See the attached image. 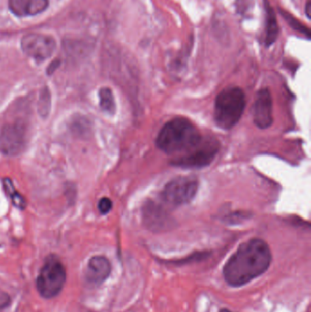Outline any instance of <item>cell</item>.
Here are the masks:
<instances>
[{
    "instance_id": "d6986e66",
    "label": "cell",
    "mask_w": 311,
    "mask_h": 312,
    "mask_svg": "<svg viewBox=\"0 0 311 312\" xmlns=\"http://www.w3.org/2000/svg\"><path fill=\"white\" fill-rule=\"evenodd\" d=\"M305 12L308 18H311V0H307L305 6Z\"/></svg>"
},
{
    "instance_id": "30bf717a",
    "label": "cell",
    "mask_w": 311,
    "mask_h": 312,
    "mask_svg": "<svg viewBox=\"0 0 311 312\" xmlns=\"http://www.w3.org/2000/svg\"><path fill=\"white\" fill-rule=\"evenodd\" d=\"M111 272V262L106 257L94 256L87 265L85 278L91 285L100 286L110 276Z\"/></svg>"
},
{
    "instance_id": "9a60e30c",
    "label": "cell",
    "mask_w": 311,
    "mask_h": 312,
    "mask_svg": "<svg viewBox=\"0 0 311 312\" xmlns=\"http://www.w3.org/2000/svg\"><path fill=\"white\" fill-rule=\"evenodd\" d=\"M279 11L281 15L284 17L285 20L287 21L290 27L293 28L294 30L299 32L300 34L304 35V37H306L307 39L310 38V30L306 25H304L298 19L293 17L291 14L285 11L283 9H279Z\"/></svg>"
},
{
    "instance_id": "2e32d148",
    "label": "cell",
    "mask_w": 311,
    "mask_h": 312,
    "mask_svg": "<svg viewBox=\"0 0 311 312\" xmlns=\"http://www.w3.org/2000/svg\"><path fill=\"white\" fill-rule=\"evenodd\" d=\"M50 104H51L50 92L48 88H45L44 89H42L40 93L39 104H38V112L40 113V116L46 118L49 115L50 107H51Z\"/></svg>"
},
{
    "instance_id": "7a4b0ae2",
    "label": "cell",
    "mask_w": 311,
    "mask_h": 312,
    "mask_svg": "<svg viewBox=\"0 0 311 312\" xmlns=\"http://www.w3.org/2000/svg\"><path fill=\"white\" fill-rule=\"evenodd\" d=\"M202 140L200 133L191 121L176 118L164 125L156 139V145L168 154L186 152Z\"/></svg>"
},
{
    "instance_id": "4fadbf2b",
    "label": "cell",
    "mask_w": 311,
    "mask_h": 312,
    "mask_svg": "<svg viewBox=\"0 0 311 312\" xmlns=\"http://www.w3.org/2000/svg\"><path fill=\"white\" fill-rule=\"evenodd\" d=\"M2 184H3V189H4L6 195L9 197L14 206L17 207L18 209H25L27 207V199L25 196L18 192L17 188H15L12 180L9 177L3 178Z\"/></svg>"
},
{
    "instance_id": "5b68a950",
    "label": "cell",
    "mask_w": 311,
    "mask_h": 312,
    "mask_svg": "<svg viewBox=\"0 0 311 312\" xmlns=\"http://www.w3.org/2000/svg\"><path fill=\"white\" fill-rule=\"evenodd\" d=\"M27 143V127L23 120L7 122L0 129V152L7 156L21 153Z\"/></svg>"
},
{
    "instance_id": "ffe728a7",
    "label": "cell",
    "mask_w": 311,
    "mask_h": 312,
    "mask_svg": "<svg viewBox=\"0 0 311 312\" xmlns=\"http://www.w3.org/2000/svg\"><path fill=\"white\" fill-rule=\"evenodd\" d=\"M220 312H233V311H230V310H228V309H227V308H224V309H221V310H220Z\"/></svg>"
},
{
    "instance_id": "52a82bcc",
    "label": "cell",
    "mask_w": 311,
    "mask_h": 312,
    "mask_svg": "<svg viewBox=\"0 0 311 312\" xmlns=\"http://www.w3.org/2000/svg\"><path fill=\"white\" fill-rule=\"evenodd\" d=\"M219 150L217 141L206 139L185 152L182 157L173 161V164L184 168H201L208 165L213 160Z\"/></svg>"
},
{
    "instance_id": "7c38bea8",
    "label": "cell",
    "mask_w": 311,
    "mask_h": 312,
    "mask_svg": "<svg viewBox=\"0 0 311 312\" xmlns=\"http://www.w3.org/2000/svg\"><path fill=\"white\" fill-rule=\"evenodd\" d=\"M264 9H265V16H266L265 44L267 47H269L273 43H275L276 40H277V37L279 34V27L277 23L276 12L268 0H265Z\"/></svg>"
},
{
    "instance_id": "277c9868",
    "label": "cell",
    "mask_w": 311,
    "mask_h": 312,
    "mask_svg": "<svg viewBox=\"0 0 311 312\" xmlns=\"http://www.w3.org/2000/svg\"><path fill=\"white\" fill-rule=\"evenodd\" d=\"M66 280L67 271L64 264L56 255H49L36 278V288L43 299H54L61 292Z\"/></svg>"
},
{
    "instance_id": "e0dca14e",
    "label": "cell",
    "mask_w": 311,
    "mask_h": 312,
    "mask_svg": "<svg viewBox=\"0 0 311 312\" xmlns=\"http://www.w3.org/2000/svg\"><path fill=\"white\" fill-rule=\"evenodd\" d=\"M112 208V202L108 197H103L99 201L98 209L102 214H106L111 211Z\"/></svg>"
},
{
    "instance_id": "ac0fdd59",
    "label": "cell",
    "mask_w": 311,
    "mask_h": 312,
    "mask_svg": "<svg viewBox=\"0 0 311 312\" xmlns=\"http://www.w3.org/2000/svg\"><path fill=\"white\" fill-rule=\"evenodd\" d=\"M11 302V299L7 292L4 290H0V310L8 308Z\"/></svg>"
},
{
    "instance_id": "8992f818",
    "label": "cell",
    "mask_w": 311,
    "mask_h": 312,
    "mask_svg": "<svg viewBox=\"0 0 311 312\" xmlns=\"http://www.w3.org/2000/svg\"><path fill=\"white\" fill-rule=\"evenodd\" d=\"M198 189V181L194 176H181L173 179L165 185L162 196L173 206L185 205L191 202Z\"/></svg>"
},
{
    "instance_id": "3957f363",
    "label": "cell",
    "mask_w": 311,
    "mask_h": 312,
    "mask_svg": "<svg viewBox=\"0 0 311 312\" xmlns=\"http://www.w3.org/2000/svg\"><path fill=\"white\" fill-rule=\"evenodd\" d=\"M245 107L244 91L229 87L218 94L214 103V121L221 129L229 130L239 121Z\"/></svg>"
},
{
    "instance_id": "5bb4252c",
    "label": "cell",
    "mask_w": 311,
    "mask_h": 312,
    "mask_svg": "<svg viewBox=\"0 0 311 312\" xmlns=\"http://www.w3.org/2000/svg\"><path fill=\"white\" fill-rule=\"evenodd\" d=\"M100 106L103 112L109 114H114L116 112L115 99L112 93V90L108 87H103L99 91Z\"/></svg>"
},
{
    "instance_id": "9c48e42d",
    "label": "cell",
    "mask_w": 311,
    "mask_h": 312,
    "mask_svg": "<svg viewBox=\"0 0 311 312\" xmlns=\"http://www.w3.org/2000/svg\"><path fill=\"white\" fill-rule=\"evenodd\" d=\"M254 122L261 129L268 128L273 122V103L267 89L258 91L254 106Z\"/></svg>"
},
{
    "instance_id": "6da1fadb",
    "label": "cell",
    "mask_w": 311,
    "mask_h": 312,
    "mask_svg": "<svg viewBox=\"0 0 311 312\" xmlns=\"http://www.w3.org/2000/svg\"><path fill=\"white\" fill-rule=\"evenodd\" d=\"M272 255L265 241L258 238L243 243L232 255L223 268L225 280L232 287L245 285L266 272Z\"/></svg>"
},
{
    "instance_id": "8fae6325",
    "label": "cell",
    "mask_w": 311,
    "mask_h": 312,
    "mask_svg": "<svg viewBox=\"0 0 311 312\" xmlns=\"http://www.w3.org/2000/svg\"><path fill=\"white\" fill-rule=\"evenodd\" d=\"M9 6L16 16L27 17L43 12L49 6V0H9Z\"/></svg>"
},
{
    "instance_id": "ba28073f",
    "label": "cell",
    "mask_w": 311,
    "mask_h": 312,
    "mask_svg": "<svg viewBox=\"0 0 311 312\" xmlns=\"http://www.w3.org/2000/svg\"><path fill=\"white\" fill-rule=\"evenodd\" d=\"M21 48L28 57L38 61H43L52 56L57 43L52 37L32 33L23 38Z\"/></svg>"
}]
</instances>
